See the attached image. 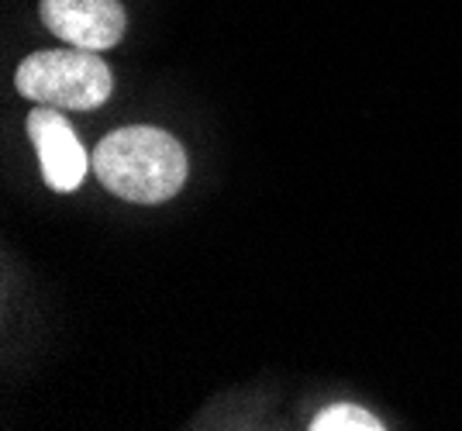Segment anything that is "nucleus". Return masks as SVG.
<instances>
[{
	"label": "nucleus",
	"instance_id": "3",
	"mask_svg": "<svg viewBox=\"0 0 462 431\" xmlns=\"http://www.w3.org/2000/svg\"><path fill=\"white\" fill-rule=\"evenodd\" d=\"M28 138L39 152L42 177L56 194H73L87 179V170L94 166V156H87L83 142L73 132V124L59 115V107L39 104L28 115Z\"/></svg>",
	"mask_w": 462,
	"mask_h": 431
},
{
	"label": "nucleus",
	"instance_id": "2",
	"mask_svg": "<svg viewBox=\"0 0 462 431\" xmlns=\"http://www.w3.org/2000/svg\"><path fill=\"white\" fill-rule=\"evenodd\" d=\"M14 87L21 97L59 107V111H94L107 104L115 90V77L107 62L90 49H45L21 60L14 73Z\"/></svg>",
	"mask_w": 462,
	"mask_h": 431
},
{
	"label": "nucleus",
	"instance_id": "4",
	"mask_svg": "<svg viewBox=\"0 0 462 431\" xmlns=\"http://www.w3.org/2000/svg\"><path fill=\"white\" fill-rule=\"evenodd\" d=\"M42 21L56 39L104 52L125 39V7L117 0H42Z\"/></svg>",
	"mask_w": 462,
	"mask_h": 431
},
{
	"label": "nucleus",
	"instance_id": "5",
	"mask_svg": "<svg viewBox=\"0 0 462 431\" xmlns=\"http://www.w3.org/2000/svg\"><path fill=\"white\" fill-rule=\"evenodd\" d=\"M314 431H383L386 425L359 404H331L310 421Z\"/></svg>",
	"mask_w": 462,
	"mask_h": 431
},
{
	"label": "nucleus",
	"instance_id": "1",
	"mask_svg": "<svg viewBox=\"0 0 462 431\" xmlns=\"http://www.w3.org/2000/svg\"><path fill=\"white\" fill-rule=\"evenodd\" d=\"M97 179L132 204H162L183 190L190 159L170 132L128 124L100 138L94 149Z\"/></svg>",
	"mask_w": 462,
	"mask_h": 431
}]
</instances>
